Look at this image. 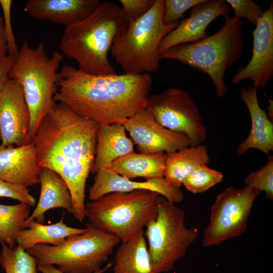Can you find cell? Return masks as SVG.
Wrapping results in <instances>:
<instances>
[{"mask_svg": "<svg viewBox=\"0 0 273 273\" xmlns=\"http://www.w3.org/2000/svg\"><path fill=\"white\" fill-rule=\"evenodd\" d=\"M135 190L156 192L174 204L182 202L185 198L181 189L172 186L164 177L136 181L124 177L109 168L102 169L95 174L94 183L88 190V197L94 201L112 192Z\"/></svg>", "mask_w": 273, "mask_h": 273, "instance_id": "16", "label": "cell"}, {"mask_svg": "<svg viewBox=\"0 0 273 273\" xmlns=\"http://www.w3.org/2000/svg\"><path fill=\"white\" fill-rule=\"evenodd\" d=\"M128 24L121 7L112 2L101 3L89 16L65 27L60 49L77 63L81 71L96 75L116 74L108 53L116 36Z\"/></svg>", "mask_w": 273, "mask_h": 273, "instance_id": "3", "label": "cell"}, {"mask_svg": "<svg viewBox=\"0 0 273 273\" xmlns=\"http://www.w3.org/2000/svg\"><path fill=\"white\" fill-rule=\"evenodd\" d=\"M6 36L4 28V19L0 16V57L7 56Z\"/></svg>", "mask_w": 273, "mask_h": 273, "instance_id": "37", "label": "cell"}, {"mask_svg": "<svg viewBox=\"0 0 273 273\" xmlns=\"http://www.w3.org/2000/svg\"><path fill=\"white\" fill-rule=\"evenodd\" d=\"M41 169L32 142L21 146L0 144V178L27 188L39 184Z\"/></svg>", "mask_w": 273, "mask_h": 273, "instance_id": "17", "label": "cell"}, {"mask_svg": "<svg viewBox=\"0 0 273 273\" xmlns=\"http://www.w3.org/2000/svg\"><path fill=\"white\" fill-rule=\"evenodd\" d=\"M160 195L147 190L115 192L85 204V217L96 227L124 242L156 215Z\"/></svg>", "mask_w": 273, "mask_h": 273, "instance_id": "7", "label": "cell"}, {"mask_svg": "<svg viewBox=\"0 0 273 273\" xmlns=\"http://www.w3.org/2000/svg\"><path fill=\"white\" fill-rule=\"evenodd\" d=\"M0 264L6 273H37L36 258L19 245L10 248L1 242Z\"/></svg>", "mask_w": 273, "mask_h": 273, "instance_id": "27", "label": "cell"}, {"mask_svg": "<svg viewBox=\"0 0 273 273\" xmlns=\"http://www.w3.org/2000/svg\"><path fill=\"white\" fill-rule=\"evenodd\" d=\"M40 192L35 208L25 220L34 219L43 223L45 213L53 208H63L72 213V201L69 188L64 180L53 170L41 167L39 173Z\"/></svg>", "mask_w": 273, "mask_h": 273, "instance_id": "21", "label": "cell"}, {"mask_svg": "<svg viewBox=\"0 0 273 273\" xmlns=\"http://www.w3.org/2000/svg\"><path fill=\"white\" fill-rule=\"evenodd\" d=\"M243 23L228 16L222 27L200 40L173 46L160 54L162 59L176 60L207 74L217 97L227 91L224 82L227 69L240 59L243 49Z\"/></svg>", "mask_w": 273, "mask_h": 273, "instance_id": "4", "label": "cell"}, {"mask_svg": "<svg viewBox=\"0 0 273 273\" xmlns=\"http://www.w3.org/2000/svg\"><path fill=\"white\" fill-rule=\"evenodd\" d=\"M64 214L57 223L45 225L34 219L25 221L22 229L18 233L16 242L27 250L38 244H50L58 246L69 236L84 233L85 228L78 229L67 225L64 222Z\"/></svg>", "mask_w": 273, "mask_h": 273, "instance_id": "22", "label": "cell"}, {"mask_svg": "<svg viewBox=\"0 0 273 273\" xmlns=\"http://www.w3.org/2000/svg\"><path fill=\"white\" fill-rule=\"evenodd\" d=\"M269 105L267 107V110L268 111V114H269V119L270 121L272 122V115H273V112H272V107H273V102L272 100H269Z\"/></svg>", "mask_w": 273, "mask_h": 273, "instance_id": "38", "label": "cell"}, {"mask_svg": "<svg viewBox=\"0 0 273 273\" xmlns=\"http://www.w3.org/2000/svg\"><path fill=\"white\" fill-rule=\"evenodd\" d=\"M244 183L265 193V198L273 199V157L268 156L266 164L258 170L248 174Z\"/></svg>", "mask_w": 273, "mask_h": 273, "instance_id": "29", "label": "cell"}, {"mask_svg": "<svg viewBox=\"0 0 273 273\" xmlns=\"http://www.w3.org/2000/svg\"><path fill=\"white\" fill-rule=\"evenodd\" d=\"M166 155L164 177L171 185L178 188L197 167L210 161L207 147L203 144L190 146Z\"/></svg>", "mask_w": 273, "mask_h": 273, "instance_id": "25", "label": "cell"}, {"mask_svg": "<svg viewBox=\"0 0 273 273\" xmlns=\"http://www.w3.org/2000/svg\"><path fill=\"white\" fill-rule=\"evenodd\" d=\"M30 124L22 89L15 80L9 78L0 89V144L9 147L32 143Z\"/></svg>", "mask_w": 273, "mask_h": 273, "instance_id": "12", "label": "cell"}, {"mask_svg": "<svg viewBox=\"0 0 273 273\" xmlns=\"http://www.w3.org/2000/svg\"><path fill=\"white\" fill-rule=\"evenodd\" d=\"M98 124L56 102L40 123L32 139L39 165L57 172L67 184L72 214L85 217V189L94 164Z\"/></svg>", "mask_w": 273, "mask_h": 273, "instance_id": "1", "label": "cell"}, {"mask_svg": "<svg viewBox=\"0 0 273 273\" xmlns=\"http://www.w3.org/2000/svg\"><path fill=\"white\" fill-rule=\"evenodd\" d=\"M12 3L13 1L12 0H0V6L4 16V28L8 55L16 58L19 50L16 44V39L12 27L11 8Z\"/></svg>", "mask_w": 273, "mask_h": 273, "instance_id": "33", "label": "cell"}, {"mask_svg": "<svg viewBox=\"0 0 273 273\" xmlns=\"http://www.w3.org/2000/svg\"><path fill=\"white\" fill-rule=\"evenodd\" d=\"M122 123L99 125L96 155L91 172L108 168L118 159L134 152V144L127 137Z\"/></svg>", "mask_w": 273, "mask_h": 273, "instance_id": "20", "label": "cell"}, {"mask_svg": "<svg viewBox=\"0 0 273 273\" xmlns=\"http://www.w3.org/2000/svg\"><path fill=\"white\" fill-rule=\"evenodd\" d=\"M113 263L109 262L106 266L101 268L93 273H104L113 266ZM37 271L41 273H65L58 268L54 267L53 265L49 264H39L37 265Z\"/></svg>", "mask_w": 273, "mask_h": 273, "instance_id": "36", "label": "cell"}, {"mask_svg": "<svg viewBox=\"0 0 273 273\" xmlns=\"http://www.w3.org/2000/svg\"><path fill=\"white\" fill-rule=\"evenodd\" d=\"M155 0H120L121 9L128 21L139 19L153 6Z\"/></svg>", "mask_w": 273, "mask_h": 273, "instance_id": "34", "label": "cell"}, {"mask_svg": "<svg viewBox=\"0 0 273 273\" xmlns=\"http://www.w3.org/2000/svg\"><path fill=\"white\" fill-rule=\"evenodd\" d=\"M113 273H157L152 266L143 229L117 249Z\"/></svg>", "mask_w": 273, "mask_h": 273, "instance_id": "23", "label": "cell"}, {"mask_svg": "<svg viewBox=\"0 0 273 273\" xmlns=\"http://www.w3.org/2000/svg\"><path fill=\"white\" fill-rule=\"evenodd\" d=\"M204 0H164L163 21L168 25L179 22L184 13Z\"/></svg>", "mask_w": 273, "mask_h": 273, "instance_id": "31", "label": "cell"}, {"mask_svg": "<svg viewBox=\"0 0 273 273\" xmlns=\"http://www.w3.org/2000/svg\"><path fill=\"white\" fill-rule=\"evenodd\" d=\"M185 220L182 209L159 196L156 215L144 231L152 266L157 273L171 271L197 239L198 230L187 228Z\"/></svg>", "mask_w": 273, "mask_h": 273, "instance_id": "9", "label": "cell"}, {"mask_svg": "<svg viewBox=\"0 0 273 273\" xmlns=\"http://www.w3.org/2000/svg\"><path fill=\"white\" fill-rule=\"evenodd\" d=\"M151 83L149 73L96 75L64 65L54 99L99 125L123 124L146 109Z\"/></svg>", "mask_w": 273, "mask_h": 273, "instance_id": "2", "label": "cell"}, {"mask_svg": "<svg viewBox=\"0 0 273 273\" xmlns=\"http://www.w3.org/2000/svg\"><path fill=\"white\" fill-rule=\"evenodd\" d=\"M257 89L253 86L242 87L241 100L246 105L251 118V128L248 137L238 146L237 153L244 154L250 149H255L265 154L273 150V123L259 104Z\"/></svg>", "mask_w": 273, "mask_h": 273, "instance_id": "19", "label": "cell"}, {"mask_svg": "<svg viewBox=\"0 0 273 273\" xmlns=\"http://www.w3.org/2000/svg\"><path fill=\"white\" fill-rule=\"evenodd\" d=\"M164 0H155L143 16L129 22L114 38L111 54L124 73H149L158 70L162 59L158 48L163 38L179 22L166 25L163 21Z\"/></svg>", "mask_w": 273, "mask_h": 273, "instance_id": "6", "label": "cell"}, {"mask_svg": "<svg viewBox=\"0 0 273 273\" xmlns=\"http://www.w3.org/2000/svg\"><path fill=\"white\" fill-rule=\"evenodd\" d=\"M223 177L222 173L208 167L207 164L197 167L185 179L183 185L193 194L205 192L220 183Z\"/></svg>", "mask_w": 273, "mask_h": 273, "instance_id": "28", "label": "cell"}, {"mask_svg": "<svg viewBox=\"0 0 273 273\" xmlns=\"http://www.w3.org/2000/svg\"><path fill=\"white\" fill-rule=\"evenodd\" d=\"M260 192L254 186H246L240 189L229 187L219 194L211 207L202 246H217L243 234L247 229L254 201Z\"/></svg>", "mask_w": 273, "mask_h": 273, "instance_id": "10", "label": "cell"}, {"mask_svg": "<svg viewBox=\"0 0 273 273\" xmlns=\"http://www.w3.org/2000/svg\"><path fill=\"white\" fill-rule=\"evenodd\" d=\"M0 197L9 198L34 207L36 200L27 188L0 178Z\"/></svg>", "mask_w": 273, "mask_h": 273, "instance_id": "32", "label": "cell"}, {"mask_svg": "<svg viewBox=\"0 0 273 273\" xmlns=\"http://www.w3.org/2000/svg\"><path fill=\"white\" fill-rule=\"evenodd\" d=\"M252 55L248 63L234 75L232 83L250 79L253 86L265 88L273 76V3L265 10L252 32Z\"/></svg>", "mask_w": 273, "mask_h": 273, "instance_id": "13", "label": "cell"}, {"mask_svg": "<svg viewBox=\"0 0 273 273\" xmlns=\"http://www.w3.org/2000/svg\"><path fill=\"white\" fill-rule=\"evenodd\" d=\"M234 11V17L245 18L251 24L256 25L265 10L252 0H225Z\"/></svg>", "mask_w": 273, "mask_h": 273, "instance_id": "30", "label": "cell"}, {"mask_svg": "<svg viewBox=\"0 0 273 273\" xmlns=\"http://www.w3.org/2000/svg\"><path fill=\"white\" fill-rule=\"evenodd\" d=\"M123 125L141 153L169 154L191 146L185 134L160 125L146 108L126 120Z\"/></svg>", "mask_w": 273, "mask_h": 273, "instance_id": "14", "label": "cell"}, {"mask_svg": "<svg viewBox=\"0 0 273 273\" xmlns=\"http://www.w3.org/2000/svg\"><path fill=\"white\" fill-rule=\"evenodd\" d=\"M166 154L133 152L113 162L108 168L128 179L164 177Z\"/></svg>", "mask_w": 273, "mask_h": 273, "instance_id": "24", "label": "cell"}, {"mask_svg": "<svg viewBox=\"0 0 273 273\" xmlns=\"http://www.w3.org/2000/svg\"><path fill=\"white\" fill-rule=\"evenodd\" d=\"M63 57L58 51H55L50 57L46 54L43 43L33 49L25 40L10 69L9 78L15 80L21 86L29 111L32 140L56 103L58 70Z\"/></svg>", "mask_w": 273, "mask_h": 273, "instance_id": "5", "label": "cell"}, {"mask_svg": "<svg viewBox=\"0 0 273 273\" xmlns=\"http://www.w3.org/2000/svg\"><path fill=\"white\" fill-rule=\"evenodd\" d=\"M228 4L223 0H204L190 9L189 17L183 19L177 26L162 40L158 48L161 53L177 44L192 42L206 37L209 24L219 16H229Z\"/></svg>", "mask_w": 273, "mask_h": 273, "instance_id": "15", "label": "cell"}, {"mask_svg": "<svg viewBox=\"0 0 273 273\" xmlns=\"http://www.w3.org/2000/svg\"><path fill=\"white\" fill-rule=\"evenodd\" d=\"M101 3L98 0H28L24 11L35 19L66 26L89 16Z\"/></svg>", "mask_w": 273, "mask_h": 273, "instance_id": "18", "label": "cell"}, {"mask_svg": "<svg viewBox=\"0 0 273 273\" xmlns=\"http://www.w3.org/2000/svg\"><path fill=\"white\" fill-rule=\"evenodd\" d=\"M15 59V58L9 55L0 57V89L9 79V74Z\"/></svg>", "mask_w": 273, "mask_h": 273, "instance_id": "35", "label": "cell"}, {"mask_svg": "<svg viewBox=\"0 0 273 273\" xmlns=\"http://www.w3.org/2000/svg\"><path fill=\"white\" fill-rule=\"evenodd\" d=\"M30 215V206L26 204H0V242L13 248L17 235Z\"/></svg>", "mask_w": 273, "mask_h": 273, "instance_id": "26", "label": "cell"}, {"mask_svg": "<svg viewBox=\"0 0 273 273\" xmlns=\"http://www.w3.org/2000/svg\"><path fill=\"white\" fill-rule=\"evenodd\" d=\"M120 242L115 235L88 222L84 233L68 237L59 246L38 244L26 251L36 258L37 265H56L65 273H93L101 268Z\"/></svg>", "mask_w": 273, "mask_h": 273, "instance_id": "8", "label": "cell"}, {"mask_svg": "<svg viewBox=\"0 0 273 273\" xmlns=\"http://www.w3.org/2000/svg\"><path fill=\"white\" fill-rule=\"evenodd\" d=\"M146 108L160 125L185 134L191 146L205 141L207 131L199 108L186 90L171 87L157 94H149Z\"/></svg>", "mask_w": 273, "mask_h": 273, "instance_id": "11", "label": "cell"}]
</instances>
